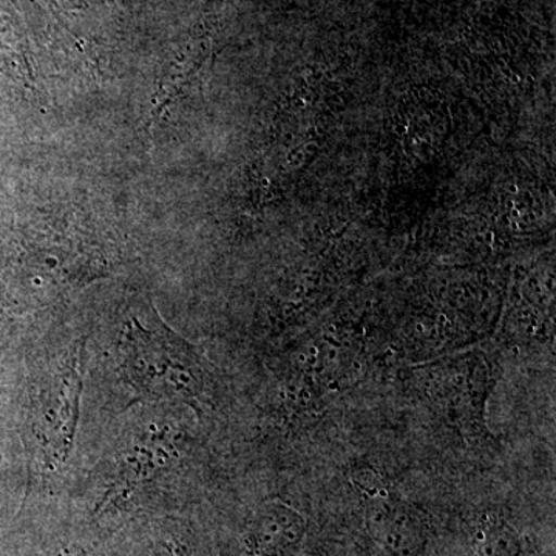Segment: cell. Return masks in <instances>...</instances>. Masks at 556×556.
I'll return each mask as SVG.
<instances>
[{"label":"cell","instance_id":"1","mask_svg":"<svg viewBox=\"0 0 556 556\" xmlns=\"http://www.w3.org/2000/svg\"><path fill=\"white\" fill-rule=\"evenodd\" d=\"M124 369L142 396L190 405L206 402L207 369L195 348L156 318L130 321L123 340Z\"/></svg>","mask_w":556,"mask_h":556},{"label":"cell","instance_id":"2","mask_svg":"<svg viewBox=\"0 0 556 556\" xmlns=\"http://www.w3.org/2000/svg\"><path fill=\"white\" fill-rule=\"evenodd\" d=\"M80 394L79 354L72 358L67 368L54 379L50 388L49 412V447L53 460H64L72 448L78 419Z\"/></svg>","mask_w":556,"mask_h":556},{"label":"cell","instance_id":"3","mask_svg":"<svg viewBox=\"0 0 556 556\" xmlns=\"http://www.w3.org/2000/svg\"><path fill=\"white\" fill-rule=\"evenodd\" d=\"M302 519L285 508H270L252 529V544L262 554L295 543L302 536Z\"/></svg>","mask_w":556,"mask_h":556},{"label":"cell","instance_id":"4","mask_svg":"<svg viewBox=\"0 0 556 556\" xmlns=\"http://www.w3.org/2000/svg\"><path fill=\"white\" fill-rule=\"evenodd\" d=\"M481 556H518L517 552L507 547L506 541L503 540L501 533H493L485 541L481 548Z\"/></svg>","mask_w":556,"mask_h":556}]
</instances>
